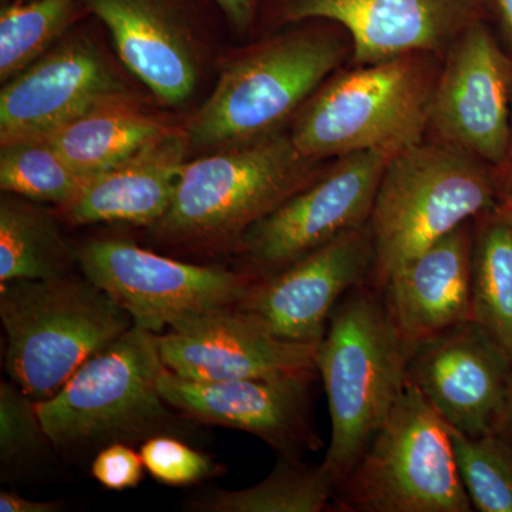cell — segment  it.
Wrapping results in <instances>:
<instances>
[{"label":"cell","instance_id":"1","mask_svg":"<svg viewBox=\"0 0 512 512\" xmlns=\"http://www.w3.org/2000/svg\"><path fill=\"white\" fill-rule=\"evenodd\" d=\"M409 356L379 289L365 284L343 296L315 355L332 420L322 468L336 488L406 390Z\"/></svg>","mask_w":512,"mask_h":512},{"label":"cell","instance_id":"13","mask_svg":"<svg viewBox=\"0 0 512 512\" xmlns=\"http://www.w3.org/2000/svg\"><path fill=\"white\" fill-rule=\"evenodd\" d=\"M407 383L466 436L498 434L512 399V359L468 320L410 353Z\"/></svg>","mask_w":512,"mask_h":512},{"label":"cell","instance_id":"19","mask_svg":"<svg viewBox=\"0 0 512 512\" xmlns=\"http://www.w3.org/2000/svg\"><path fill=\"white\" fill-rule=\"evenodd\" d=\"M473 242L468 221L404 266L380 291L409 353L471 320Z\"/></svg>","mask_w":512,"mask_h":512},{"label":"cell","instance_id":"34","mask_svg":"<svg viewBox=\"0 0 512 512\" xmlns=\"http://www.w3.org/2000/svg\"><path fill=\"white\" fill-rule=\"evenodd\" d=\"M501 208L512 211V119H511V143L507 160L504 164V181L501 185Z\"/></svg>","mask_w":512,"mask_h":512},{"label":"cell","instance_id":"16","mask_svg":"<svg viewBox=\"0 0 512 512\" xmlns=\"http://www.w3.org/2000/svg\"><path fill=\"white\" fill-rule=\"evenodd\" d=\"M161 360L194 382H229L313 369L318 345L289 342L237 308L181 320L157 335Z\"/></svg>","mask_w":512,"mask_h":512},{"label":"cell","instance_id":"23","mask_svg":"<svg viewBox=\"0 0 512 512\" xmlns=\"http://www.w3.org/2000/svg\"><path fill=\"white\" fill-rule=\"evenodd\" d=\"M336 487L322 464L278 456L274 470L244 490L210 488L195 494L185 508L198 512H325L335 511Z\"/></svg>","mask_w":512,"mask_h":512},{"label":"cell","instance_id":"12","mask_svg":"<svg viewBox=\"0 0 512 512\" xmlns=\"http://www.w3.org/2000/svg\"><path fill=\"white\" fill-rule=\"evenodd\" d=\"M316 367L229 382H194L164 367L158 390L171 409L195 423L252 434L278 456L303 458L322 447L313 421Z\"/></svg>","mask_w":512,"mask_h":512},{"label":"cell","instance_id":"28","mask_svg":"<svg viewBox=\"0 0 512 512\" xmlns=\"http://www.w3.org/2000/svg\"><path fill=\"white\" fill-rule=\"evenodd\" d=\"M447 424V423H446ZM474 511L512 512V447L498 434L470 437L447 424Z\"/></svg>","mask_w":512,"mask_h":512},{"label":"cell","instance_id":"33","mask_svg":"<svg viewBox=\"0 0 512 512\" xmlns=\"http://www.w3.org/2000/svg\"><path fill=\"white\" fill-rule=\"evenodd\" d=\"M493 6L501 32L512 50V0H488Z\"/></svg>","mask_w":512,"mask_h":512},{"label":"cell","instance_id":"20","mask_svg":"<svg viewBox=\"0 0 512 512\" xmlns=\"http://www.w3.org/2000/svg\"><path fill=\"white\" fill-rule=\"evenodd\" d=\"M185 164L183 141L171 133L140 156L90 178L79 197L62 208L64 217L73 225L154 227L173 205Z\"/></svg>","mask_w":512,"mask_h":512},{"label":"cell","instance_id":"8","mask_svg":"<svg viewBox=\"0 0 512 512\" xmlns=\"http://www.w3.org/2000/svg\"><path fill=\"white\" fill-rule=\"evenodd\" d=\"M338 512L474 511L446 421L407 383L387 420L336 488Z\"/></svg>","mask_w":512,"mask_h":512},{"label":"cell","instance_id":"18","mask_svg":"<svg viewBox=\"0 0 512 512\" xmlns=\"http://www.w3.org/2000/svg\"><path fill=\"white\" fill-rule=\"evenodd\" d=\"M121 62L161 103L177 106L198 82L191 0H86Z\"/></svg>","mask_w":512,"mask_h":512},{"label":"cell","instance_id":"17","mask_svg":"<svg viewBox=\"0 0 512 512\" xmlns=\"http://www.w3.org/2000/svg\"><path fill=\"white\" fill-rule=\"evenodd\" d=\"M480 0H279L286 22L329 20L348 30L359 66L437 52L476 19Z\"/></svg>","mask_w":512,"mask_h":512},{"label":"cell","instance_id":"32","mask_svg":"<svg viewBox=\"0 0 512 512\" xmlns=\"http://www.w3.org/2000/svg\"><path fill=\"white\" fill-rule=\"evenodd\" d=\"M63 510L60 501H35L22 497L12 491L0 493V511L2 512H57Z\"/></svg>","mask_w":512,"mask_h":512},{"label":"cell","instance_id":"14","mask_svg":"<svg viewBox=\"0 0 512 512\" xmlns=\"http://www.w3.org/2000/svg\"><path fill=\"white\" fill-rule=\"evenodd\" d=\"M373 259L375 249L366 224L252 282L237 308L261 319L278 338L319 345L343 296L369 284Z\"/></svg>","mask_w":512,"mask_h":512},{"label":"cell","instance_id":"21","mask_svg":"<svg viewBox=\"0 0 512 512\" xmlns=\"http://www.w3.org/2000/svg\"><path fill=\"white\" fill-rule=\"evenodd\" d=\"M170 134L163 124L119 101L80 117L43 140L80 174L92 178L140 156Z\"/></svg>","mask_w":512,"mask_h":512},{"label":"cell","instance_id":"9","mask_svg":"<svg viewBox=\"0 0 512 512\" xmlns=\"http://www.w3.org/2000/svg\"><path fill=\"white\" fill-rule=\"evenodd\" d=\"M86 276L130 315L160 335L181 320L235 308L255 281L247 272L188 264L121 239H94L77 248Z\"/></svg>","mask_w":512,"mask_h":512},{"label":"cell","instance_id":"10","mask_svg":"<svg viewBox=\"0 0 512 512\" xmlns=\"http://www.w3.org/2000/svg\"><path fill=\"white\" fill-rule=\"evenodd\" d=\"M392 157L363 151L339 158L325 174L255 222L238 245L255 281L282 271L333 239L369 222Z\"/></svg>","mask_w":512,"mask_h":512},{"label":"cell","instance_id":"6","mask_svg":"<svg viewBox=\"0 0 512 512\" xmlns=\"http://www.w3.org/2000/svg\"><path fill=\"white\" fill-rule=\"evenodd\" d=\"M315 163L279 133L198 158L185 164L173 205L154 231L175 245L238 244L255 222L319 177Z\"/></svg>","mask_w":512,"mask_h":512},{"label":"cell","instance_id":"31","mask_svg":"<svg viewBox=\"0 0 512 512\" xmlns=\"http://www.w3.org/2000/svg\"><path fill=\"white\" fill-rule=\"evenodd\" d=\"M232 29L248 32L254 25L261 0H214Z\"/></svg>","mask_w":512,"mask_h":512},{"label":"cell","instance_id":"35","mask_svg":"<svg viewBox=\"0 0 512 512\" xmlns=\"http://www.w3.org/2000/svg\"><path fill=\"white\" fill-rule=\"evenodd\" d=\"M498 436L503 437V439L512 447V399L510 407H508L507 416H505L503 427L498 431Z\"/></svg>","mask_w":512,"mask_h":512},{"label":"cell","instance_id":"15","mask_svg":"<svg viewBox=\"0 0 512 512\" xmlns=\"http://www.w3.org/2000/svg\"><path fill=\"white\" fill-rule=\"evenodd\" d=\"M119 101H126L123 86L93 43L69 37L3 84L0 143L43 140Z\"/></svg>","mask_w":512,"mask_h":512},{"label":"cell","instance_id":"36","mask_svg":"<svg viewBox=\"0 0 512 512\" xmlns=\"http://www.w3.org/2000/svg\"><path fill=\"white\" fill-rule=\"evenodd\" d=\"M503 210H504V208H503ZM504 211L507 212L508 217H510L511 221H512V211H508V210H504Z\"/></svg>","mask_w":512,"mask_h":512},{"label":"cell","instance_id":"29","mask_svg":"<svg viewBox=\"0 0 512 512\" xmlns=\"http://www.w3.org/2000/svg\"><path fill=\"white\" fill-rule=\"evenodd\" d=\"M144 467L154 480L170 487H187L221 474L222 467L173 434H160L140 446Z\"/></svg>","mask_w":512,"mask_h":512},{"label":"cell","instance_id":"25","mask_svg":"<svg viewBox=\"0 0 512 512\" xmlns=\"http://www.w3.org/2000/svg\"><path fill=\"white\" fill-rule=\"evenodd\" d=\"M87 10L86 0H18L0 12V80L5 84L47 49ZM90 13V12H89Z\"/></svg>","mask_w":512,"mask_h":512},{"label":"cell","instance_id":"7","mask_svg":"<svg viewBox=\"0 0 512 512\" xmlns=\"http://www.w3.org/2000/svg\"><path fill=\"white\" fill-rule=\"evenodd\" d=\"M345 55L332 32L301 29L268 40L229 64L188 126L198 147H231L272 136L302 109Z\"/></svg>","mask_w":512,"mask_h":512},{"label":"cell","instance_id":"24","mask_svg":"<svg viewBox=\"0 0 512 512\" xmlns=\"http://www.w3.org/2000/svg\"><path fill=\"white\" fill-rule=\"evenodd\" d=\"M471 320L512 359V221L503 208L481 217L474 232Z\"/></svg>","mask_w":512,"mask_h":512},{"label":"cell","instance_id":"30","mask_svg":"<svg viewBox=\"0 0 512 512\" xmlns=\"http://www.w3.org/2000/svg\"><path fill=\"white\" fill-rule=\"evenodd\" d=\"M143 458L131 444L113 443L93 458L92 476L104 488L124 491L137 487L144 477Z\"/></svg>","mask_w":512,"mask_h":512},{"label":"cell","instance_id":"3","mask_svg":"<svg viewBox=\"0 0 512 512\" xmlns=\"http://www.w3.org/2000/svg\"><path fill=\"white\" fill-rule=\"evenodd\" d=\"M164 367L156 333L137 326L94 353L59 393L36 403L59 454L86 458L113 443L187 434L158 390Z\"/></svg>","mask_w":512,"mask_h":512},{"label":"cell","instance_id":"26","mask_svg":"<svg viewBox=\"0 0 512 512\" xmlns=\"http://www.w3.org/2000/svg\"><path fill=\"white\" fill-rule=\"evenodd\" d=\"M90 178L67 163L46 140H20L2 144L0 188L33 202L66 208Z\"/></svg>","mask_w":512,"mask_h":512},{"label":"cell","instance_id":"2","mask_svg":"<svg viewBox=\"0 0 512 512\" xmlns=\"http://www.w3.org/2000/svg\"><path fill=\"white\" fill-rule=\"evenodd\" d=\"M501 208L488 165L448 144H416L392 157L370 214L375 259L369 285L397 272L468 221Z\"/></svg>","mask_w":512,"mask_h":512},{"label":"cell","instance_id":"4","mask_svg":"<svg viewBox=\"0 0 512 512\" xmlns=\"http://www.w3.org/2000/svg\"><path fill=\"white\" fill-rule=\"evenodd\" d=\"M5 372L36 403L63 389L104 346L133 328L123 308L83 275L0 284Z\"/></svg>","mask_w":512,"mask_h":512},{"label":"cell","instance_id":"37","mask_svg":"<svg viewBox=\"0 0 512 512\" xmlns=\"http://www.w3.org/2000/svg\"><path fill=\"white\" fill-rule=\"evenodd\" d=\"M3 3L8 2V0H2Z\"/></svg>","mask_w":512,"mask_h":512},{"label":"cell","instance_id":"22","mask_svg":"<svg viewBox=\"0 0 512 512\" xmlns=\"http://www.w3.org/2000/svg\"><path fill=\"white\" fill-rule=\"evenodd\" d=\"M79 265L52 215L19 195L0 201V284L59 278Z\"/></svg>","mask_w":512,"mask_h":512},{"label":"cell","instance_id":"11","mask_svg":"<svg viewBox=\"0 0 512 512\" xmlns=\"http://www.w3.org/2000/svg\"><path fill=\"white\" fill-rule=\"evenodd\" d=\"M512 59L481 20L451 42L431 97L439 141L504 167L511 143Z\"/></svg>","mask_w":512,"mask_h":512},{"label":"cell","instance_id":"27","mask_svg":"<svg viewBox=\"0 0 512 512\" xmlns=\"http://www.w3.org/2000/svg\"><path fill=\"white\" fill-rule=\"evenodd\" d=\"M59 454L35 400L13 382L0 383V477L3 484L29 483L52 467Z\"/></svg>","mask_w":512,"mask_h":512},{"label":"cell","instance_id":"5","mask_svg":"<svg viewBox=\"0 0 512 512\" xmlns=\"http://www.w3.org/2000/svg\"><path fill=\"white\" fill-rule=\"evenodd\" d=\"M434 87L420 53L360 66L320 86L289 136L313 161L363 151L396 156L423 141Z\"/></svg>","mask_w":512,"mask_h":512}]
</instances>
